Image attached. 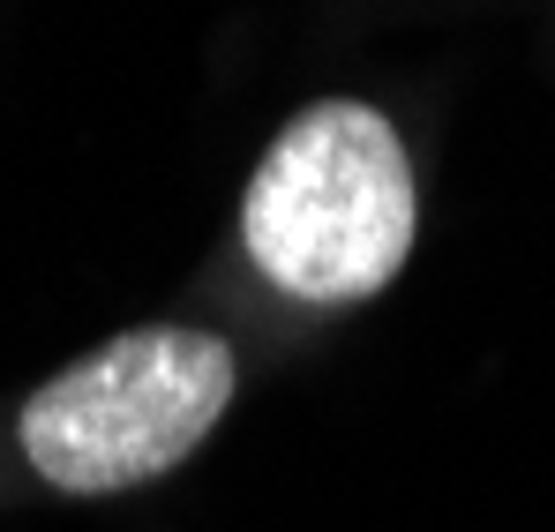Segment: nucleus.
<instances>
[{"label": "nucleus", "mask_w": 555, "mask_h": 532, "mask_svg": "<svg viewBox=\"0 0 555 532\" xmlns=\"http://www.w3.org/2000/svg\"><path fill=\"white\" fill-rule=\"evenodd\" d=\"M421 233V180L398 120L369 98L300 105L241 187V248L300 308H353L398 285Z\"/></svg>", "instance_id": "1"}, {"label": "nucleus", "mask_w": 555, "mask_h": 532, "mask_svg": "<svg viewBox=\"0 0 555 532\" xmlns=\"http://www.w3.org/2000/svg\"><path fill=\"white\" fill-rule=\"evenodd\" d=\"M233 390L241 360L218 330L135 323L23 398L15 450L53 495H128L181 472L233 413Z\"/></svg>", "instance_id": "2"}]
</instances>
